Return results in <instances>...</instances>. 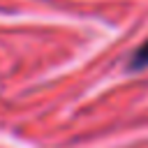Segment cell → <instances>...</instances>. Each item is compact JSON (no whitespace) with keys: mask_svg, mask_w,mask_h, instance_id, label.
<instances>
[{"mask_svg":"<svg viewBox=\"0 0 148 148\" xmlns=\"http://www.w3.org/2000/svg\"><path fill=\"white\" fill-rule=\"evenodd\" d=\"M136 56H139V58H136V62H134L136 67H143V65H148V44H146V46H143V49H141Z\"/></svg>","mask_w":148,"mask_h":148,"instance_id":"cell-1","label":"cell"}]
</instances>
